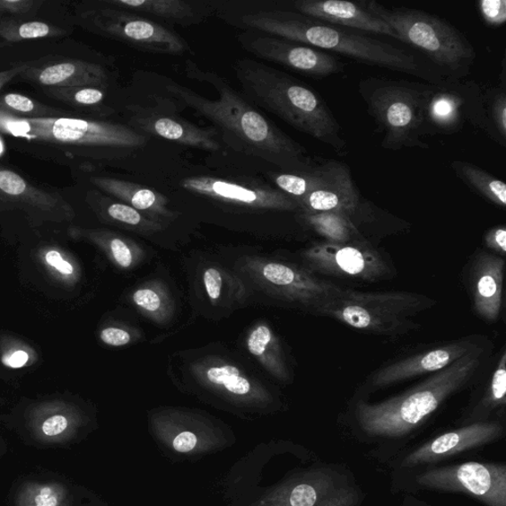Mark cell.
I'll use <instances>...</instances> for the list:
<instances>
[{
  "mask_svg": "<svg viewBox=\"0 0 506 506\" xmlns=\"http://www.w3.org/2000/svg\"><path fill=\"white\" fill-rule=\"evenodd\" d=\"M186 74L191 80L210 84L219 94V99H208L168 78L162 84L164 93L161 98L190 108L210 121L234 151L288 173L307 171L315 163L306 148L261 115L224 77L201 69L191 59L186 60Z\"/></svg>",
  "mask_w": 506,
  "mask_h": 506,
  "instance_id": "cell-1",
  "label": "cell"
},
{
  "mask_svg": "<svg viewBox=\"0 0 506 506\" xmlns=\"http://www.w3.org/2000/svg\"><path fill=\"white\" fill-rule=\"evenodd\" d=\"M481 345L448 368L401 394L379 403L357 399L347 415L354 440L370 445L369 456L379 463L412 443L414 436L449 398L475 376L482 363Z\"/></svg>",
  "mask_w": 506,
  "mask_h": 506,
  "instance_id": "cell-2",
  "label": "cell"
},
{
  "mask_svg": "<svg viewBox=\"0 0 506 506\" xmlns=\"http://www.w3.org/2000/svg\"><path fill=\"white\" fill-rule=\"evenodd\" d=\"M235 23H239L242 28L304 43L318 50L330 51L366 65L408 74L431 81L432 83L443 82L415 55L403 49L299 12L259 10L241 14Z\"/></svg>",
  "mask_w": 506,
  "mask_h": 506,
  "instance_id": "cell-3",
  "label": "cell"
},
{
  "mask_svg": "<svg viewBox=\"0 0 506 506\" xmlns=\"http://www.w3.org/2000/svg\"><path fill=\"white\" fill-rule=\"evenodd\" d=\"M233 69L243 98L253 107L273 113L338 155L347 154L342 126L319 93L290 75L252 59H238Z\"/></svg>",
  "mask_w": 506,
  "mask_h": 506,
  "instance_id": "cell-4",
  "label": "cell"
},
{
  "mask_svg": "<svg viewBox=\"0 0 506 506\" xmlns=\"http://www.w3.org/2000/svg\"><path fill=\"white\" fill-rule=\"evenodd\" d=\"M432 83L368 77L360 83L359 91L369 115L383 134L381 146L389 151L403 148L429 150L424 107Z\"/></svg>",
  "mask_w": 506,
  "mask_h": 506,
  "instance_id": "cell-5",
  "label": "cell"
},
{
  "mask_svg": "<svg viewBox=\"0 0 506 506\" xmlns=\"http://www.w3.org/2000/svg\"><path fill=\"white\" fill-rule=\"evenodd\" d=\"M435 304L430 296L413 292L366 293L342 288L312 312L363 333L398 336L418 329L413 319Z\"/></svg>",
  "mask_w": 506,
  "mask_h": 506,
  "instance_id": "cell-6",
  "label": "cell"
},
{
  "mask_svg": "<svg viewBox=\"0 0 506 506\" xmlns=\"http://www.w3.org/2000/svg\"><path fill=\"white\" fill-rule=\"evenodd\" d=\"M366 11L385 21L398 40L429 58L442 71L459 78L475 62L472 43L459 30L439 17L407 7H387L374 0L360 2Z\"/></svg>",
  "mask_w": 506,
  "mask_h": 506,
  "instance_id": "cell-7",
  "label": "cell"
},
{
  "mask_svg": "<svg viewBox=\"0 0 506 506\" xmlns=\"http://www.w3.org/2000/svg\"><path fill=\"white\" fill-rule=\"evenodd\" d=\"M274 186L292 198L302 213L354 214L360 207V194L351 169L335 160H315L304 172H268Z\"/></svg>",
  "mask_w": 506,
  "mask_h": 506,
  "instance_id": "cell-8",
  "label": "cell"
},
{
  "mask_svg": "<svg viewBox=\"0 0 506 506\" xmlns=\"http://www.w3.org/2000/svg\"><path fill=\"white\" fill-rule=\"evenodd\" d=\"M391 493L462 494L485 506H506V465L466 461L418 470L391 485Z\"/></svg>",
  "mask_w": 506,
  "mask_h": 506,
  "instance_id": "cell-9",
  "label": "cell"
},
{
  "mask_svg": "<svg viewBox=\"0 0 506 506\" xmlns=\"http://www.w3.org/2000/svg\"><path fill=\"white\" fill-rule=\"evenodd\" d=\"M504 436L503 421L455 426L421 442L407 445L381 464L389 470L392 485L418 470L451 463V460L499 442Z\"/></svg>",
  "mask_w": 506,
  "mask_h": 506,
  "instance_id": "cell-10",
  "label": "cell"
},
{
  "mask_svg": "<svg viewBox=\"0 0 506 506\" xmlns=\"http://www.w3.org/2000/svg\"><path fill=\"white\" fill-rule=\"evenodd\" d=\"M84 13L92 29L145 53L177 56L189 46L180 35L136 12L107 4Z\"/></svg>",
  "mask_w": 506,
  "mask_h": 506,
  "instance_id": "cell-11",
  "label": "cell"
},
{
  "mask_svg": "<svg viewBox=\"0 0 506 506\" xmlns=\"http://www.w3.org/2000/svg\"><path fill=\"white\" fill-rule=\"evenodd\" d=\"M427 136L455 134L468 123L483 126V89L475 82L432 83L424 107Z\"/></svg>",
  "mask_w": 506,
  "mask_h": 506,
  "instance_id": "cell-12",
  "label": "cell"
},
{
  "mask_svg": "<svg viewBox=\"0 0 506 506\" xmlns=\"http://www.w3.org/2000/svg\"><path fill=\"white\" fill-rule=\"evenodd\" d=\"M304 259L312 273L366 282L385 281L394 275L381 253L365 241L316 243L304 252Z\"/></svg>",
  "mask_w": 506,
  "mask_h": 506,
  "instance_id": "cell-13",
  "label": "cell"
},
{
  "mask_svg": "<svg viewBox=\"0 0 506 506\" xmlns=\"http://www.w3.org/2000/svg\"><path fill=\"white\" fill-rule=\"evenodd\" d=\"M178 186L189 194L249 210L299 211L292 198L265 183L191 174L181 178Z\"/></svg>",
  "mask_w": 506,
  "mask_h": 506,
  "instance_id": "cell-14",
  "label": "cell"
},
{
  "mask_svg": "<svg viewBox=\"0 0 506 506\" xmlns=\"http://www.w3.org/2000/svg\"><path fill=\"white\" fill-rule=\"evenodd\" d=\"M239 41L253 56L304 75L324 78L343 73L344 69V64L338 58L281 37L249 31L241 34Z\"/></svg>",
  "mask_w": 506,
  "mask_h": 506,
  "instance_id": "cell-15",
  "label": "cell"
},
{
  "mask_svg": "<svg viewBox=\"0 0 506 506\" xmlns=\"http://www.w3.org/2000/svg\"><path fill=\"white\" fill-rule=\"evenodd\" d=\"M150 137L133 127L78 118H51L49 143L107 148L128 156L145 146Z\"/></svg>",
  "mask_w": 506,
  "mask_h": 506,
  "instance_id": "cell-16",
  "label": "cell"
},
{
  "mask_svg": "<svg viewBox=\"0 0 506 506\" xmlns=\"http://www.w3.org/2000/svg\"><path fill=\"white\" fill-rule=\"evenodd\" d=\"M256 265H258V281L268 292L311 312L342 290L337 285L317 277L309 269L277 261H261Z\"/></svg>",
  "mask_w": 506,
  "mask_h": 506,
  "instance_id": "cell-17",
  "label": "cell"
},
{
  "mask_svg": "<svg viewBox=\"0 0 506 506\" xmlns=\"http://www.w3.org/2000/svg\"><path fill=\"white\" fill-rule=\"evenodd\" d=\"M479 346L472 338H462L436 346L382 368L373 373L369 386L372 389L387 388L408 379L439 372Z\"/></svg>",
  "mask_w": 506,
  "mask_h": 506,
  "instance_id": "cell-18",
  "label": "cell"
},
{
  "mask_svg": "<svg viewBox=\"0 0 506 506\" xmlns=\"http://www.w3.org/2000/svg\"><path fill=\"white\" fill-rule=\"evenodd\" d=\"M133 113L130 127L146 135H153L183 146L199 148L206 152H219L221 144L214 129H203L186 120L162 110L150 107H130Z\"/></svg>",
  "mask_w": 506,
  "mask_h": 506,
  "instance_id": "cell-19",
  "label": "cell"
},
{
  "mask_svg": "<svg viewBox=\"0 0 506 506\" xmlns=\"http://www.w3.org/2000/svg\"><path fill=\"white\" fill-rule=\"evenodd\" d=\"M293 7L296 12L337 28L386 35L398 40L396 32L385 21L366 11L360 4L342 0H296Z\"/></svg>",
  "mask_w": 506,
  "mask_h": 506,
  "instance_id": "cell-20",
  "label": "cell"
},
{
  "mask_svg": "<svg viewBox=\"0 0 506 506\" xmlns=\"http://www.w3.org/2000/svg\"><path fill=\"white\" fill-rule=\"evenodd\" d=\"M504 259L483 252L472 268V291L477 315L487 322L500 317L502 307Z\"/></svg>",
  "mask_w": 506,
  "mask_h": 506,
  "instance_id": "cell-21",
  "label": "cell"
},
{
  "mask_svg": "<svg viewBox=\"0 0 506 506\" xmlns=\"http://www.w3.org/2000/svg\"><path fill=\"white\" fill-rule=\"evenodd\" d=\"M107 4L129 12L158 17L182 26L195 25L210 16L215 7L188 0H108Z\"/></svg>",
  "mask_w": 506,
  "mask_h": 506,
  "instance_id": "cell-22",
  "label": "cell"
},
{
  "mask_svg": "<svg viewBox=\"0 0 506 506\" xmlns=\"http://www.w3.org/2000/svg\"><path fill=\"white\" fill-rule=\"evenodd\" d=\"M91 181L93 186L118 198L125 203L152 217L155 221L172 219L177 213L170 210L169 200L160 192L136 183L112 178L95 177Z\"/></svg>",
  "mask_w": 506,
  "mask_h": 506,
  "instance_id": "cell-23",
  "label": "cell"
},
{
  "mask_svg": "<svg viewBox=\"0 0 506 506\" xmlns=\"http://www.w3.org/2000/svg\"><path fill=\"white\" fill-rule=\"evenodd\" d=\"M506 407V353L503 351L483 395L470 401L455 423L463 426L492 421H504Z\"/></svg>",
  "mask_w": 506,
  "mask_h": 506,
  "instance_id": "cell-24",
  "label": "cell"
},
{
  "mask_svg": "<svg viewBox=\"0 0 506 506\" xmlns=\"http://www.w3.org/2000/svg\"><path fill=\"white\" fill-rule=\"evenodd\" d=\"M37 80L43 85L77 89L107 86L108 75L106 69L99 65L83 60H68L41 69L37 73Z\"/></svg>",
  "mask_w": 506,
  "mask_h": 506,
  "instance_id": "cell-25",
  "label": "cell"
},
{
  "mask_svg": "<svg viewBox=\"0 0 506 506\" xmlns=\"http://www.w3.org/2000/svg\"><path fill=\"white\" fill-rule=\"evenodd\" d=\"M208 386L235 399H249L258 396L260 388L234 365L213 362L197 370Z\"/></svg>",
  "mask_w": 506,
  "mask_h": 506,
  "instance_id": "cell-26",
  "label": "cell"
},
{
  "mask_svg": "<svg viewBox=\"0 0 506 506\" xmlns=\"http://www.w3.org/2000/svg\"><path fill=\"white\" fill-rule=\"evenodd\" d=\"M248 349L252 356L275 378L288 381L290 378L281 344L266 325H259L248 338Z\"/></svg>",
  "mask_w": 506,
  "mask_h": 506,
  "instance_id": "cell-27",
  "label": "cell"
},
{
  "mask_svg": "<svg viewBox=\"0 0 506 506\" xmlns=\"http://www.w3.org/2000/svg\"><path fill=\"white\" fill-rule=\"evenodd\" d=\"M357 212V211H356ZM301 219L326 241L348 243L357 241L359 229L353 222V215L340 212L302 213Z\"/></svg>",
  "mask_w": 506,
  "mask_h": 506,
  "instance_id": "cell-28",
  "label": "cell"
},
{
  "mask_svg": "<svg viewBox=\"0 0 506 506\" xmlns=\"http://www.w3.org/2000/svg\"><path fill=\"white\" fill-rule=\"evenodd\" d=\"M451 168L455 171L456 176L478 194L495 206L505 209L506 186L503 181L467 162L454 161Z\"/></svg>",
  "mask_w": 506,
  "mask_h": 506,
  "instance_id": "cell-29",
  "label": "cell"
},
{
  "mask_svg": "<svg viewBox=\"0 0 506 506\" xmlns=\"http://www.w3.org/2000/svg\"><path fill=\"white\" fill-rule=\"evenodd\" d=\"M482 130L494 142L505 146L506 143V93L505 77L502 84L483 91Z\"/></svg>",
  "mask_w": 506,
  "mask_h": 506,
  "instance_id": "cell-30",
  "label": "cell"
},
{
  "mask_svg": "<svg viewBox=\"0 0 506 506\" xmlns=\"http://www.w3.org/2000/svg\"><path fill=\"white\" fill-rule=\"evenodd\" d=\"M0 199L49 208L57 204L54 196L35 188L12 170L0 168Z\"/></svg>",
  "mask_w": 506,
  "mask_h": 506,
  "instance_id": "cell-31",
  "label": "cell"
},
{
  "mask_svg": "<svg viewBox=\"0 0 506 506\" xmlns=\"http://www.w3.org/2000/svg\"><path fill=\"white\" fill-rule=\"evenodd\" d=\"M33 431L39 441L54 444L67 441L77 429V418L65 411H43L34 418Z\"/></svg>",
  "mask_w": 506,
  "mask_h": 506,
  "instance_id": "cell-32",
  "label": "cell"
},
{
  "mask_svg": "<svg viewBox=\"0 0 506 506\" xmlns=\"http://www.w3.org/2000/svg\"><path fill=\"white\" fill-rule=\"evenodd\" d=\"M51 118H21L0 110V133L47 142Z\"/></svg>",
  "mask_w": 506,
  "mask_h": 506,
  "instance_id": "cell-33",
  "label": "cell"
},
{
  "mask_svg": "<svg viewBox=\"0 0 506 506\" xmlns=\"http://www.w3.org/2000/svg\"><path fill=\"white\" fill-rule=\"evenodd\" d=\"M66 486L58 483H29L17 496V506H64Z\"/></svg>",
  "mask_w": 506,
  "mask_h": 506,
  "instance_id": "cell-34",
  "label": "cell"
},
{
  "mask_svg": "<svg viewBox=\"0 0 506 506\" xmlns=\"http://www.w3.org/2000/svg\"><path fill=\"white\" fill-rule=\"evenodd\" d=\"M106 211L112 221L138 232L154 233L162 228L161 222L152 219L125 203L110 202Z\"/></svg>",
  "mask_w": 506,
  "mask_h": 506,
  "instance_id": "cell-35",
  "label": "cell"
},
{
  "mask_svg": "<svg viewBox=\"0 0 506 506\" xmlns=\"http://www.w3.org/2000/svg\"><path fill=\"white\" fill-rule=\"evenodd\" d=\"M365 494L356 479L337 488L318 506H361Z\"/></svg>",
  "mask_w": 506,
  "mask_h": 506,
  "instance_id": "cell-36",
  "label": "cell"
},
{
  "mask_svg": "<svg viewBox=\"0 0 506 506\" xmlns=\"http://www.w3.org/2000/svg\"><path fill=\"white\" fill-rule=\"evenodd\" d=\"M133 301L138 309L154 317L161 316L167 309L168 304V301L162 293L150 287L138 289L133 294Z\"/></svg>",
  "mask_w": 506,
  "mask_h": 506,
  "instance_id": "cell-37",
  "label": "cell"
},
{
  "mask_svg": "<svg viewBox=\"0 0 506 506\" xmlns=\"http://www.w3.org/2000/svg\"><path fill=\"white\" fill-rule=\"evenodd\" d=\"M51 26L40 21H31L22 23L17 31L4 29L3 36L10 41L34 40L50 36Z\"/></svg>",
  "mask_w": 506,
  "mask_h": 506,
  "instance_id": "cell-38",
  "label": "cell"
},
{
  "mask_svg": "<svg viewBox=\"0 0 506 506\" xmlns=\"http://www.w3.org/2000/svg\"><path fill=\"white\" fill-rule=\"evenodd\" d=\"M478 11L484 22L491 28H501L506 21L505 0H481Z\"/></svg>",
  "mask_w": 506,
  "mask_h": 506,
  "instance_id": "cell-39",
  "label": "cell"
},
{
  "mask_svg": "<svg viewBox=\"0 0 506 506\" xmlns=\"http://www.w3.org/2000/svg\"><path fill=\"white\" fill-rule=\"evenodd\" d=\"M106 98V92L99 87L86 86L77 87V89H67V99L75 102L78 106H99Z\"/></svg>",
  "mask_w": 506,
  "mask_h": 506,
  "instance_id": "cell-40",
  "label": "cell"
},
{
  "mask_svg": "<svg viewBox=\"0 0 506 506\" xmlns=\"http://www.w3.org/2000/svg\"><path fill=\"white\" fill-rule=\"evenodd\" d=\"M203 281L209 298L213 303L219 301L225 286V278L220 270L215 267L206 269Z\"/></svg>",
  "mask_w": 506,
  "mask_h": 506,
  "instance_id": "cell-41",
  "label": "cell"
},
{
  "mask_svg": "<svg viewBox=\"0 0 506 506\" xmlns=\"http://www.w3.org/2000/svg\"><path fill=\"white\" fill-rule=\"evenodd\" d=\"M109 248L112 257L122 268H130L134 263V255L129 243L120 238H112L109 241Z\"/></svg>",
  "mask_w": 506,
  "mask_h": 506,
  "instance_id": "cell-42",
  "label": "cell"
},
{
  "mask_svg": "<svg viewBox=\"0 0 506 506\" xmlns=\"http://www.w3.org/2000/svg\"><path fill=\"white\" fill-rule=\"evenodd\" d=\"M486 247L497 253L505 256L506 253V230L505 226H495L486 233Z\"/></svg>",
  "mask_w": 506,
  "mask_h": 506,
  "instance_id": "cell-43",
  "label": "cell"
},
{
  "mask_svg": "<svg viewBox=\"0 0 506 506\" xmlns=\"http://www.w3.org/2000/svg\"><path fill=\"white\" fill-rule=\"evenodd\" d=\"M102 342L110 346H124L130 342V335L127 330L119 328H107L101 331Z\"/></svg>",
  "mask_w": 506,
  "mask_h": 506,
  "instance_id": "cell-44",
  "label": "cell"
},
{
  "mask_svg": "<svg viewBox=\"0 0 506 506\" xmlns=\"http://www.w3.org/2000/svg\"><path fill=\"white\" fill-rule=\"evenodd\" d=\"M4 100L5 106L14 111L30 113L35 110L34 101L19 93H8Z\"/></svg>",
  "mask_w": 506,
  "mask_h": 506,
  "instance_id": "cell-45",
  "label": "cell"
},
{
  "mask_svg": "<svg viewBox=\"0 0 506 506\" xmlns=\"http://www.w3.org/2000/svg\"><path fill=\"white\" fill-rule=\"evenodd\" d=\"M45 261L49 266L57 270L63 275H73L75 268L72 264L63 258V256L57 250H49L45 256Z\"/></svg>",
  "mask_w": 506,
  "mask_h": 506,
  "instance_id": "cell-46",
  "label": "cell"
},
{
  "mask_svg": "<svg viewBox=\"0 0 506 506\" xmlns=\"http://www.w3.org/2000/svg\"><path fill=\"white\" fill-rule=\"evenodd\" d=\"M197 442V436L194 433L185 431L176 436L172 441V447L179 453H187L196 447Z\"/></svg>",
  "mask_w": 506,
  "mask_h": 506,
  "instance_id": "cell-47",
  "label": "cell"
},
{
  "mask_svg": "<svg viewBox=\"0 0 506 506\" xmlns=\"http://www.w3.org/2000/svg\"><path fill=\"white\" fill-rule=\"evenodd\" d=\"M32 5L29 0H0V12L24 13L30 11Z\"/></svg>",
  "mask_w": 506,
  "mask_h": 506,
  "instance_id": "cell-48",
  "label": "cell"
},
{
  "mask_svg": "<svg viewBox=\"0 0 506 506\" xmlns=\"http://www.w3.org/2000/svg\"><path fill=\"white\" fill-rule=\"evenodd\" d=\"M2 361L7 368L20 369L28 363L29 354L24 351H16L11 354H5Z\"/></svg>",
  "mask_w": 506,
  "mask_h": 506,
  "instance_id": "cell-49",
  "label": "cell"
},
{
  "mask_svg": "<svg viewBox=\"0 0 506 506\" xmlns=\"http://www.w3.org/2000/svg\"><path fill=\"white\" fill-rule=\"evenodd\" d=\"M401 506H432L411 494H404Z\"/></svg>",
  "mask_w": 506,
  "mask_h": 506,
  "instance_id": "cell-50",
  "label": "cell"
},
{
  "mask_svg": "<svg viewBox=\"0 0 506 506\" xmlns=\"http://www.w3.org/2000/svg\"><path fill=\"white\" fill-rule=\"evenodd\" d=\"M23 69H25V67L14 68L12 69V71L0 73V89H2V87L5 84V83L11 81V78L15 76L20 72L23 71Z\"/></svg>",
  "mask_w": 506,
  "mask_h": 506,
  "instance_id": "cell-51",
  "label": "cell"
},
{
  "mask_svg": "<svg viewBox=\"0 0 506 506\" xmlns=\"http://www.w3.org/2000/svg\"><path fill=\"white\" fill-rule=\"evenodd\" d=\"M4 151H5L4 142L2 137H0V156H2L4 154Z\"/></svg>",
  "mask_w": 506,
  "mask_h": 506,
  "instance_id": "cell-52",
  "label": "cell"
}]
</instances>
